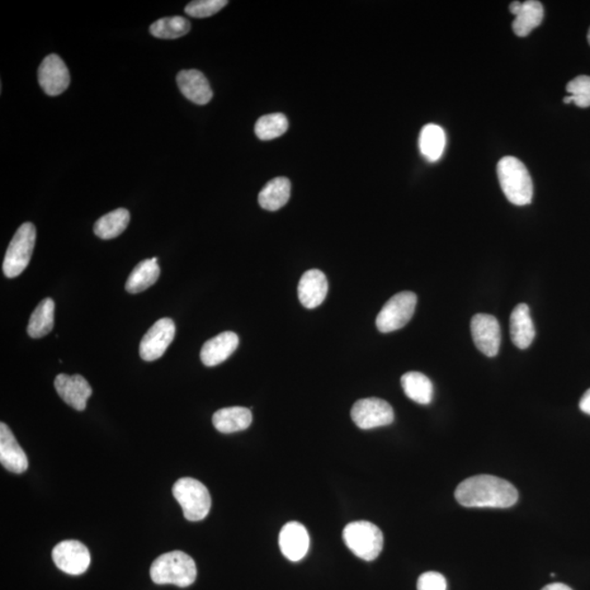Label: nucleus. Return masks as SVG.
<instances>
[{"instance_id":"nucleus-23","label":"nucleus","mask_w":590,"mask_h":590,"mask_svg":"<svg viewBox=\"0 0 590 590\" xmlns=\"http://www.w3.org/2000/svg\"><path fill=\"white\" fill-rule=\"evenodd\" d=\"M544 6L537 0H527L522 3L521 8L513 21V30L517 36H527L533 29L539 27L544 20Z\"/></svg>"},{"instance_id":"nucleus-11","label":"nucleus","mask_w":590,"mask_h":590,"mask_svg":"<svg viewBox=\"0 0 590 590\" xmlns=\"http://www.w3.org/2000/svg\"><path fill=\"white\" fill-rule=\"evenodd\" d=\"M470 328L476 348L487 357L498 356L501 346L499 320L492 315L476 314L471 319Z\"/></svg>"},{"instance_id":"nucleus-34","label":"nucleus","mask_w":590,"mask_h":590,"mask_svg":"<svg viewBox=\"0 0 590 590\" xmlns=\"http://www.w3.org/2000/svg\"><path fill=\"white\" fill-rule=\"evenodd\" d=\"M541 590H573L568 585L562 584V583H554V584H549L547 585L546 587L542 588Z\"/></svg>"},{"instance_id":"nucleus-8","label":"nucleus","mask_w":590,"mask_h":590,"mask_svg":"<svg viewBox=\"0 0 590 590\" xmlns=\"http://www.w3.org/2000/svg\"><path fill=\"white\" fill-rule=\"evenodd\" d=\"M353 422L362 429L389 426L394 422V410L387 401L380 398L358 400L351 410Z\"/></svg>"},{"instance_id":"nucleus-12","label":"nucleus","mask_w":590,"mask_h":590,"mask_svg":"<svg viewBox=\"0 0 590 590\" xmlns=\"http://www.w3.org/2000/svg\"><path fill=\"white\" fill-rule=\"evenodd\" d=\"M39 83L47 96H59L67 90L70 75L67 66L59 55L46 56L39 67Z\"/></svg>"},{"instance_id":"nucleus-17","label":"nucleus","mask_w":590,"mask_h":590,"mask_svg":"<svg viewBox=\"0 0 590 590\" xmlns=\"http://www.w3.org/2000/svg\"><path fill=\"white\" fill-rule=\"evenodd\" d=\"M177 83L183 96L198 106H205L214 97L209 82L200 70H182L177 75Z\"/></svg>"},{"instance_id":"nucleus-33","label":"nucleus","mask_w":590,"mask_h":590,"mask_svg":"<svg viewBox=\"0 0 590 590\" xmlns=\"http://www.w3.org/2000/svg\"><path fill=\"white\" fill-rule=\"evenodd\" d=\"M579 408L584 413L590 415V389L583 395L579 401Z\"/></svg>"},{"instance_id":"nucleus-22","label":"nucleus","mask_w":590,"mask_h":590,"mask_svg":"<svg viewBox=\"0 0 590 590\" xmlns=\"http://www.w3.org/2000/svg\"><path fill=\"white\" fill-rule=\"evenodd\" d=\"M291 183L286 177H276L266 184L258 195V202L264 209L277 211L290 200Z\"/></svg>"},{"instance_id":"nucleus-2","label":"nucleus","mask_w":590,"mask_h":590,"mask_svg":"<svg viewBox=\"0 0 590 590\" xmlns=\"http://www.w3.org/2000/svg\"><path fill=\"white\" fill-rule=\"evenodd\" d=\"M150 576L153 583L158 585L171 584L188 587L196 580L197 566L185 552H168L155 559L151 565Z\"/></svg>"},{"instance_id":"nucleus-24","label":"nucleus","mask_w":590,"mask_h":590,"mask_svg":"<svg viewBox=\"0 0 590 590\" xmlns=\"http://www.w3.org/2000/svg\"><path fill=\"white\" fill-rule=\"evenodd\" d=\"M401 386L407 397L420 405L431 404L434 389L429 377L420 372H408L401 377Z\"/></svg>"},{"instance_id":"nucleus-1","label":"nucleus","mask_w":590,"mask_h":590,"mask_svg":"<svg viewBox=\"0 0 590 590\" xmlns=\"http://www.w3.org/2000/svg\"><path fill=\"white\" fill-rule=\"evenodd\" d=\"M455 498L465 507L508 508L517 503L518 491L507 480L480 475L462 481Z\"/></svg>"},{"instance_id":"nucleus-6","label":"nucleus","mask_w":590,"mask_h":590,"mask_svg":"<svg viewBox=\"0 0 590 590\" xmlns=\"http://www.w3.org/2000/svg\"><path fill=\"white\" fill-rule=\"evenodd\" d=\"M36 240L35 226L26 222L17 230L4 255L3 271L7 278L21 275L29 265Z\"/></svg>"},{"instance_id":"nucleus-5","label":"nucleus","mask_w":590,"mask_h":590,"mask_svg":"<svg viewBox=\"0 0 590 590\" xmlns=\"http://www.w3.org/2000/svg\"><path fill=\"white\" fill-rule=\"evenodd\" d=\"M172 492L181 505L187 521L200 522L209 514L210 493L201 481L193 478L179 479L173 485Z\"/></svg>"},{"instance_id":"nucleus-3","label":"nucleus","mask_w":590,"mask_h":590,"mask_svg":"<svg viewBox=\"0 0 590 590\" xmlns=\"http://www.w3.org/2000/svg\"><path fill=\"white\" fill-rule=\"evenodd\" d=\"M498 177L504 195L515 206L530 205L533 185L530 172L521 160L504 157L498 163Z\"/></svg>"},{"instance_id":"nucleus-4","label":"nucleus","mask_w":590,"mask_h":590,"mask_svg":"<svg viewBox=\"0 0 590 590\" xmlns=\"http://www.w3.org/2000/svg\"><path fill=\"white\" fill-rule=\"evenodd\" d=\"M344 544L354 555L365 561H373L381 555L384 546L383 532L370 522H353L344 527Z\"/></svg>"},{"instance_id":"nucleus-32","label":"nucleus","mask_w":590,"mask_h":590,"mask_svg":"<svg viewBox=\"0 0 590 590\" xmlns=\"http://www.w3.org/2000/svg\"><path fill=\"white\" fill-rule=\"evenodd\" d=\"M418 590H447L446 578L441 573L427 572L420 576Z\"/></svg>"},{"instance_id":"nucleus-15","label":"nucleus","mask_w":590,"mask_h":590,"mask_svg":"<svg viewBox=\"0 0 590 590\" xmlns=\"http://www.w3.org/2000/svg\"><path fill=\"white\" fill-rule=\"evenodd\" d=\"M297 294L301 304L304 308L313 310L318 308L328 294V281L323 271L311 269L302 276L297 287Z\"/></svg>"},{"instance_id":"nucleus-30","label":"nucleus","mask_w":590,"mask_h":590,"mask_svg":"<svg viewBox=\"0 0 590 590\" xmlns=\"http://www.w3.org/2000/svg\"><path fill=\"white\" fill-rule=\"evenodd\" d=\"M566 91L570 96L564 98V103L573 102L576 106L586 108L590 106V77L578 75L568 83Z\"/></svg>"},{"instance_id":"nucleus-14","label":"nucleus","mask_w":590,"mask_h":590,"mask_svg":"<svg viewBox=\"0 0 590 590\" xmlns=\"http://www.w3.org/2000/svg\"><path fill=\"white\" fill-rule=\"evenodd\" d=\"M279 546L282 555L287 560L300 561L304 558L310 549L309 532L300 523H287L280 531Z\"/></svg>"},{"instance_id":"nucleus-28","label":"nucleus","mask_w":590,"mask_h":590,"mask_svg":"<svg viewBox=\"0 0 590 590\" xmlns=\"http://www.w3.org/2000/svg\"><path fill=\"white\" fill-rule=\"evenodd\" d=\"M191 30V23L187 19L176 16L160 19L150 27V33L162 40H176L186 35Z\"/></svg>"},{"instance_id":"nucleus-26","label":"nucleus","mask_w":590,"mask_h":590,"mask_svg":"<svg viewBox=\"0 0 590 590\" xmlns=\"http://www.w3.org/2000/svg\"><path fill=\"white\" fill-rule=\"evenodd\" d=\"M54 301L47 297L40 302L33 311L29 325H28V334L31 338L40 339L49 334L54 328Z\"/></svg>"},{"instance_id":"nucleus-25","label":"nucleus","mask_w":590,"mask_h":590,"mask_svg":"<svg viewBox=\"0 0 590 590\" xmlns=\"http://www.w3.org/2000/svg\"><path fill=\"white\" fill-rule=\"evenodd\" d=\"M446 146L445 131L442 127L429 124L423 127L419 138V148L424 158L429 162L441 159Z\"/></svg>"},{"instance_id":"nucleus-27","label":"nucleus","mask_w":590,"mask_h":590,"mask_svg":"<svg viewBox=\"0 0 590 590\" xmlns=\"http://www.w3.org/2000/svg\"><path fill=\"white\" fill-rule=\"evenodd\" d=\"M130 221V211L120 208L108 212L94 224V233L102 240H112L120 236L129 226Z\"/></svg>"},{"instance_id":"nucleus-9","label":"nucleus","mask_w":590,"mask_h":590,"mask_svg":"<svg viewBox=\"0 0 590 590\" xmlns=\"http://www.w3.org/2000/svg\"><path fill=\"white\" fill-rule=\"evenodd\" d=\"M51 558L60 570L69 575H82L91 563L88 547L78 540L59 542L51 551Z\"/></svg>"},{"instance_id":"nucleus-21","label":"nucleus","mask_w":590,"mask_h":590,"mask_svg":"<svg viewBox=\"0 0 590 590\" xmlns=\"http://www.w3.org/2000/svg\"><path fill=\"white\" fill-rule=\"evenodd\" d=\"M160 273L161 271H160L158 258L145 259L131 271L126 281V291L131 295H137L147 290L158 281Z\"/></svg>"},{"instance_id":"nucleus-20","label":"nucleus","mask_w":590,"mask_h":590,"mask_svg":"<svg viewBox=\"0 0 590 590\" xmlns=\"http://www.w3.org/2000/svg\"><path fill=\"white\" fill-rule=\"evenodd\" d=\"M252 421L251 410L244 407L220 409L212 417L215 428L224 434L244 431L251 426Z\"/></svg>"},{"instance_id":"nucleus-19","label":"nucleus","mask_w":590,"mask_h":590,"mask_svg":"<svg viewBox=\"0 0 590 590\" xmlns=\"http://www.w3.org/2000/svg\"><path fill=\"white\" fill-rule=\"evenodd\" d=\"M509 328H511L512 342L517 348L523 350L531 347L536 336V330L527 304H518L513 310Z\"/></svg>"},{"instance_id":"nucleus-7","label":"nucleus","mask_w":590,"mask_h":590,"mask_svg":"<svg viewBox=\"0 0 590 590\" xmlns=\"http://www.w3.org/2000/svg\"><path fill=\"white\" fill-rule=\"evenodd\" d=\"M417 302L418 297L413 292L405 291L395 295L377 315V329L387 334L405 327L413 319Z\"/></svg>"},{"instance_id":"nucleus-29","label":"nucleus","mask_w":590,"mask_h":590,"mask_svg":"<svg viewBox=\"0 0 590 590\" xmlns=\"http://www.w3.org/2000/svg\"><path fill=\"white\" fill-rule=\"evenodd\" d=\"M287 127H289L287 118L281 113H273L259 118L255 125V134L261 140H272L286 134Z\"/></svg>"},{"instance_id":"nucleus-10","label":"nucleus","mask_w":590,"mask_h":590,"mask_svg":"<svg viewBox=\"0 0 590 590\" xmlns=\"http://www.w3.org/2000/svg\"><path fill=\"white\" fill-rule=\"evenodd\" d=\"M176 337V324L171 319H161L148 330L141 340L139 353L141 358L153 362L161 358Z\"/></svg>"},{"instance_id":"nucleus-35","label":"nucleus","mask_w":590,"mask_h":590,"mask_svg":"<svg viewBox=\"0 0 590 590\" xmlns=\"http://www.w3.org/2000/svg\"><path fill=\"white\" fill-rule=\"evenodd\" d=\"M521 6V2H513L511 4H509V12H511L512 15L515 16Z\"/></svg>"},{"instance_id":"nucleus-16","label":"nucleus","mask_w":590,"mask_h":590,"mask_svg":"<svg viewBox=\"0 0 590 590\" xmlns=\"http://www.w3.org/2000/svg\"><path fill=\"white\" fill-rule=\"evenodd\" d=\"M0 462L8 471L22 474L29 460L6 423H0Z\"/></svg>"},{"instance_id":"nucleus-31","label":"nucleus","mask_w":590,"mask_h":590,"mask_svg":"<svg viewBox=\"0 0 590 590\" xmlns=\"http://www.w3.org/2000/svg\"><path fill=\"white\" fill-rule=\"evenodd\" d=\"M229 3L226 0H196L185 7V12L193 18H208L216 15Z\"/></svg>"},{"instance_id":"nucleus-36","label":"nucleus","mask_w":590,"mask_h":590,"mask_svg":"<svg viewBox=\"0 0 590 590\" xmlns=\"http://www.w3.org/2000/svg\"><path fill=\"white\" fill-rule=\"evenodd\" d=\"M587 37H588V42H589V44H590V29H589L588 36H587Z\"/></svg>"},{"instance_id":"nucleus-18","label":"nucleus","mask_w":590,"mask_h":590,"mask_svg":"<svg viewBox=\"0 0 590 590\" xmlns=\"http://www.w3.org/2000/svg\"><path fill=\"white\" fill-rule=\"evenodd\" d=\"M240 339L233 332H224L218 334L202 346L201 351V362L206 366H216L232 356L239 347Z\"/></svg>"},{"instance_id":"nucleus-13","label":"nucleus","mask_w":590,"mask_h":590,"mask_svg":"<svg viewBox=\"0 0 590 590\" xmlns=\"http://www.w3.org/2000/svg\"><path fill=\"white\" fill-rule=\"evenodd\" d=\"M55 389L59 397L70 407L83 412L87 401L92 396L91 386L82 375L59 374L55 379Z\"/></svg>"}]
</instances>
